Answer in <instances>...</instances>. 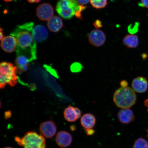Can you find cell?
<instances>
[{
	"label": "cell",
	"mask_w": 148,
	"mask_h": 148,
	"mask_svg": "<svg viewBox=\"0 0 148 148\" xmlns=\"http://www.w3.org/2000/svg\"><path fill=\"white\" fill-rule=\"evenodd\" d=\"M17 40L16 55H23L32 61L36 58V42L34 39L31 31L18 25L11 33Z\"/></svg>",
	"instance_id": "6da1fadb"
},
{
	"label": "cell",
	"mask_w": 148,
	"mask_h": 148,
	"mask_svg": "<svg viewBox=\"0 0 148 148\" xmlns=\"http://www.w3.org/2000/svg\"><path fill=\"white\" fill-rule=\"evenodd\" d=\"M86 7L79 5L77 0H58L56 10L59 15L64 19H71L75 16L82 19V12Z\"/></svg>",
	"instance_id": "7a4b0ae2"
},
{
	"label": "cell",
	"mask_w": 148,
	"mask_h": 148,
	"mask_svg": "<svg viewBox=\"0 0 148 148\" xmlns=\"http://www.w3.org/2000/svg\"><path fill=\"white\" fill-rule=\"evenodd\" d=\"M16 66L10 62H1L0 65V88H3L7 85L14 86L18 83Z\"/></svg>",
	"instance_id": "3957f363"
},
{
	"label": "cell",
	"mask_w": 148,
	"mask_h": 148,
	"mask_svg": "<svg viewBox=\"0 0 148 148\" xmlns=\"http://www.w3.org/2000/svg\"><path fill=\"white\" fill-rule=\"evenodd\" d=\"M113 100L116 106L119 108H129L136 103V95L134 90L130 88L121 87L114 92Z\"/></svg>",
	"instance_id": "277c9868"
},
{
	"label": "cell",
	"mask_w": 148,
	"mask_h": 148,
	"mask_svg": "<svg viewBox=\"0 0 148 148\" xmlns=\"http://www.w3.org/2000/svg\"><path fill=\"white\" fill-rule=\"evenodd\" d=\"M15 140L18 145L24 148H45L46 147L45 140L43 136L33 131H29L21 138L16 137Z\"/></svg>",
	"instance_id": "5b68a950"
},
{
	"label": "cell",
	"mask_w": 148,
	"mask_h": 148,
	"mask_svg": "<svg viewBox=\"0 0 148 148\" xmlns=\"http://www.w3.org/2000/svg\"><path fill=\"white\" fill-rule=\"evenodd\" d=\"M37 16L42 21H49L53 17L54 10L50 3H44L40 5L36 9Z\"/></svg>",
	"instance_id": "8992f818"
},
{
	"label": "cell",
	"mask_w": 148,
	"mask_h": 148,
	"mask_svg": "<svg viewBox=\"0 0 148 148\" xmlns=\"http://www.w3.org/2000/svg\"><path fill=\"white\" fill-rule=\"evenodd\" d=\"M89 41L92 46L99 47L103 45L106 40V37L104 32L100 30H93L88 36Z\"/></svg>",
	"instance_id": "52a82bcc"
},
{
	"label": "cell",
	"mask_w": 148,
	"mask_h": 148,
	"mask_svg": "<svg viewBox=\"0 0 148 148\" xmlns=\"http://www.w3.org/2000/svg\"><path fill=\"white\" fill-rule=\"evenodd\" d=\"M40 132L42 136L46 138H53L57 131L56 125L54 122L48 121L43 122L40 125Z\"/></svg>",
	"instance_id": "ba28073f"
},
{
	"label": "cell",
	"mask_w": 148,
	"mask_h": 148,
	"mask_svg": "<svg viewBox=\"0 0 148 148\" xmlns=\"http://www.w3.org/2000/svg\"><path fill=\"white\" fill-rule=\"evenodd\" d=\"M17 45L16 38L12 36L4 37L1 40V49L6 53L13 52L16 49Z\"/></svg>",
	"instance_id": "9c48e42d"
},
{
	"label": "cell",
	"mask_w": 148,
	"mask_h": 148,
	"mask_svg": "<svg viewBox=\"0 0 148 148\" xmlns=\"http://www.w3.org/2000/svg\"><path fill=\"white\" fill-rule=\"evenodd\" d=\"M31 33L36 41L40 42L45 41L49 36L47 29L42 25H36L33 27Z\"/></svg>",
	"instance_id": "30bf717a"
},
{
	"label": "cell",
	"mask_w": 148,
	"mask_h": 148,
	"mask_svg": "<svg viewBox=\"0 0 148 148\" xmlns=\"http://www.w3.org/2000/svg\"><path fill=\"white\" fill-rule=\"evenodd\" d=\"M55 140L59 147L65 148L71 145L73 138L69 133L65 131H61L57 134Z\"/></svg>",
	"instance_id": "8fae6325"
},
{
	"label": "cell",
	"mask_w": 148,
	"mask_h": 148,
	"mask_svg": "<svg viewBox=\"0 0 148 148\" xmlns=\"http://www.w3.org/2000/svg\"><path fill=\"white\" fill-rule=\"evenodd\" d=\"M64 114L66 121L73 122L80 118L81 112L78 108L69 106L65 110Z\"/></svg>",
	"instance_id": "7c38bea8"
},
{
	"label": "cell",
	"mask_w": 148,
	"mask_h": 148,
	"mask_svg": "<svg viewBox=\"0 0 148 148\" xmlns=\"http://www.w3.org/2000/svg\"><path fill=\"white\" fill-rule=\"evenodd\" d=\"M133 89L138 93H143L147 91L148 86L147 79L143 77H138L132 81Z\"/></svg>",
	"instance_id": "4fadbf2b"
},
{
	"label": "cell",
	"mask_w": 148,
	"mask_h": 148,
	"mask_svg": "<svg viewBox=\"0 0 148 148\" xmlns=\"http://www.w3.org/2000/svg\"><path fill=\"white\" fill-rule=\"evenodd\" d=\"M118 116L120 121L122 123L125 124L131 123L135 118L133 111L129 108L120 110L118 113Z\"/></svg>",
	"instance_id": "5bb4252c"
},
{
	"label": "cell",
	"mask_w": 148,
	"mask_h": 148,
	"mask_svg": "<svg viewBox=\"0 0 148 148\" xmlns=\"http://www.w3.org/2000/svg\"><path fill=\"white\" fill-rule=\"evenodd\" d=\"M32 60L25 56L16 55L15 64L18 71L23 73L27 71Z\"/></svg>",
	"instance_id": "9a60e30c"
},
{
	"label": "cell",
	"mask_w": 148,
	"mask_h": 148,
	"mask_svg": "<svg viewBox=\"0 0 148 148\" xmlns=\"http://www.w3.org/2000/svg\"><path fill=\"white\" fill-rule=\"evenodd\" d=\"M47 25L51 32L57 33L62 28L63 24L62 18L59 16H55L48 21Z\"/></svg>",
	"instance_id": "2e32d148"
},
{
	"label": "cell",
	"mask_w": 148,
	"mask_h": 148,
	"mask_svg": "<svg viewBox=\"0 0 148 148\" xmlns=\"http://www.w3.org/2000/svg\"><path fill=\"white\" fill-rule=\"evenodd\" d=\"M96 119L93 114L88 113L84 114L81 119V123L85 129H91L95 125Z\"/></svg>",
	"instance_id": "e0dca14e"
},
{
	"label": "cell",
	"mask_w": 148,
	"mask_h": 148,
	"mask_svg": "<svg viewBox=\"0 0 148 148\" xmlns=\"http://www.w3.org/2000/svg\"><path fill=\"white\" fill-rule=\"evenodd\" d=\"M123 43L125 46L129 48H135L138 45V38L136 35L127 34L123 39Z\"/></svg>",
	"instance_id": "ac0fdd59"
},
{
	"label": "cell",
	"mask_w": 148,
	"mask_h": 148,
	"mask_svg": "<svg viewBox=\"0 0 148 148\" xmlns=\"http://www.w3.org/2000/svg\"><path fill=\"white\" fill-rule=\"evenodd\" d=\"M90 2L94 8L97 9L104 8L107 5V0H90Z\"/></svg>",
	"instance_id": "d6986e66"
},
{
	"label": "cell",
	"mask_w": 148,
	"mask_h": 148,
	"mask_svg": "<svg viewBox=\"0 0 148 148\" xmlns=\"http://www.w3.org/2000/svg\"><path fill=\"white\" fill-rule=\"evenodd\" d=\"M133 148H148V142L143 138H138L135 141Z\"/></svg>",
	"instance_id": "ffe728a7"
},
{
	"label": "cell",
	"mask_w": 148,
	"mask_h": 148,
	"mask_svg": "<svg viewBox=\"0 0 148 148\" xmlns=\"http://www.w3.org/2000/svg\"><path fill=\"white\" fill-rule=\"evenodd\" d=\"M83 68V66L80 63L76 62L71 64L70 70L73 73H78L82 71Z\"/></svg>",
	"instance_id": "44dd1931"
},
{
	"label": "cell",
	"mask_w": 148,
	"mask_h": 148,
	"mask_svg": "<svg viewBox=\"0 0 148 148\" xmlns=\"http://www.w3.org/2000/svg\"><path fill=\"white\" fill-rule=\"evenodd\" d=\"M139 5L148 8V0H140V2L139 3Z\"/></svg>",
	"instance_id": "7402d4cb"
},
{
	"label": "cell",
	"mask_w": 148,
	"mask_h": 148,
	"mask_svg": "<svg viewBox=\"0 0 148 148\" xmlns=\"http://www.w3.org/2000/svg\"><path fill=\"white\" fill-rule=\"evenodd\" d=\"M93 25L97 29H99L103 26L101 22L99 20H96L94 23Z\"/></svg>",
	"instance_id": "603a6c76"
},
{
	"label": "cell",
	"mask_w": 148,
	"mask_h": 148,
	"mask_svg": "<svg viewBox=\"0 0 148 148\" xmlns=\"http://www.w3.org/2000/svg\"><path fill=\"white\" fill-rule=\"evenodd\" d=\"M79 5H84L88 4L90 0H77Z\"/></svg>",
	"instance_id": "cb8c5ba5"
},
{
	"label": "cell",
	"mask_w": 148,
	"mask_h": 148,
	"mask_svg": "<svg viewBox=\"0 0 148 148\" xmlns=\"http://www.w3.org/2000/svg\"><path fill=\"white\" fill-rule=\"evenodd\" d=\"M85 133L88 135V136H92L93 135L95 132V131L92 129H85Z\"/></svg>",
	"instance_id": "d4e9b609"
},
{
	"label": "cell",
	"mask_w": 148,
	"mask_h": 148,
	"mask_svg": "<svg viewBox=\"0 0 148 148\" xmlns=\"http://www.w3.org/2000/svg\"><path fill=\"white\" fill-rule=\"evenodd\" d=\"M12 113L10 111H6L5 113L4 116L5 119H8L12 116Z\"/></svg>",
	"instance_id": "484cf974"
},
{
	"label": "cell",
	"mask_w": 148,
	"mask_h": 148,
	"mask_svg": "<svg viewBox=\"0 0 148 148\" xmlns=\"http://www.w3.org/2000/svg\"><path fill=\"white\" fill-rule=\"evenodd\" d=\"M120 84L122 88H125L127 87V85H128V82L127 81L124 80L120 82Z\"/></svg>",
	"instance_id": "4316f807"
},
{
	"label": "cell",
	"mask_w": 148,
	"mask_h": 148,
	"mask_svg": "<svg viewBox=\"0 0 148 148\" xmlns=\"http://www.w3.org/2000/svg\"><path fill=\"white\" fill-rule=\"evenodd\" d=\"M29 3H38L41 0H27Z\"/></svg>",
	"instance_id": "83f0119b"
},
{
	"label": "cell",
	"mask_w": 148,
	"mask_h": 148,
	"mask_svg": "<svg viewBox=\"0 0 148 148\" xmlns=\"http://www.w3.org/2000/svg\"><path fill=\"white\" fill-rule=\"evenodd\" d=\"M0 31H1V32H0V34H1V38H1V40L3 38V33L2 29L1 28V30H0Z\"/></svg>",
	"instance_id": "f1b7e54d"
},
{
	"label": "cell",
	"mask_w": 148,
	"mask_h": 148,
	"mask_svg": "<svg viewBox=\"0 0 148 148\" xmlns=\"http://www.w3.org/2000/svg\"><path fill=\"white\" fill-rule=\"evenodd\" d=\"M144 105H145V106L147 107V111L148 112V99H147V100H146L144 101Z\"/></svg>",
	"instance_id": "f546056e"
},
{
	"label": "cell",
	"mask_w": 148,
	"mask_h": 148,
	"mask_svg": "<svg viewBox=\"0 0 148 148\" xmlns=\"http://www.w3.org/2000/svg\"><path fill=\"white\" fill-rule=\"evenodd\" d=\"M3 1L5 2H9L12 1H13V0H3Z\"/></svg>",
	"instance_id": "4dcf8cb0"
},
{
	"label": "cell",
	"mask_w": 148,
	"mask_h": 148,
	"mask_svg": "<svg viewBox=\"0 0 148 148\" xmlns=\"http://www.w3.org/2000/svg\"><path fill=\"white\" fill-rule=\"evenodd\" d=\"M4 148H13L12 147H5Z\"/></svg>",
	"instance_id": "1f68e13d"
}]
</instances>
